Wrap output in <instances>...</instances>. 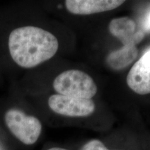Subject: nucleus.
<instances>
[{"label": "nucleus", "instance_id": "11", "mask_svg": "<svg viewBox=\"0 0 150 150\" xmlns=\"http://www.w3.org/2000/svg\"><path fill=\"white\" fill-rule=\"evenodd\" d=\"M45 150H70L67 148L63 147H59V146H55V147H49Z\"/></svg>", "mask_w": 150, "mask_h": 150}, {"label": "nucleus", "instance_id": "9", "mask_svg": "<svg viewBox=\"0 0 150 150\" xmlns=\"http://www.w3.org/2000/svg\"><path fill=\"white\" fill-rule=\"evenodd\" d=\"M79 150H122L120 149L110 148L99 139H92L85 142Z\"/></svg>", "mask_w": 150, "mask_h": 150}, {"label": "nucleus", "instance_id": "6", "mask_svg": "<svg viewBox=\"0 0 150 150\" xmlns=\"http://www.w3.org/2000/svg\"><path fill=\"white\" fill-rule=\"evenodd\" d=\"M108 29L123 45H137L145 38L142 30L136 29L134 20L127 17L112 19L108 25Z\"/></svg>", "mask_w": 150, "mask_h": 150}, {"label": "nucleus", "instance_id": "5", "mask_svg": "<svg viewBox=\"0 0 150 150\" xmlns=\"http://www.w3.org/2000/svg\"><path fill=\"white\" fill-rule=\"evenodd\" d=\"M127 83L129 88L138 95L150 94V49L129 70Z\"/></svg>", "mask_w": 150, "mask_h": 150}, {"label": "nucleus", "instance_id": "4", "mask_svg": "<svg viewBox=\"0 0 150 150\" xmlns=\"http://www.w3.org/2000/svg\"><path fill=\"white\" fill-rule=\"evenodd\" d=\"M48 105L58 115L70 117H86L95 110V104L92 99L77 98L56 94L50 97Z\"/></svg>", "mask_w": 150, "mask_h": 150}, {"label": "nucleus", "instance_id": "8", "mask_svg": "<svg viewBox=\"0 0 150 150\" xmlns=\"http://www.w3.org/2000/svg\"><path fill=\"white\" fill-rule=\"evenodd\" d=\"M138 54L136 45H123L120 49L108 54L106 57V63L112 70H122L135 61Z\"/></svg>", "mask_w": 150, "mask_h": 150}, {"label": "nucleus", "instance_id": "1", "mask_svg": "<svg viewBox=\"0 0 150 150\" xmlns=\"http://www.w3.org/2000/svg\"><path fill=\"white\" fill-rule=\"evenodd\" d=\"M8 49L17 65L24 68H32L55 55L59 50V41L46 30L26 26L11 31Z\"/></svg>", "mask_w": 150, "mask_h": 150}, {"label": "nucleus", "instance_id": "3", "mask_svg": "<svg viewBox=\"0 0 150 150\" xmlns=\"http://www.w3.org/2000/svg\"><path fill=\"white\" fill-rule=\"evenodd\" d=\"M53 87L59 95L91 99L97 88L93 79L79 70H69L61 73L53 82Z\"/></svg>", "mask_w": 150, "mask_h": 150}, {"label": "nucleus", "instance_id": "2", "mask_svg": "<svg viewBox=\"0 0 150 150\" xmlns=\"http://www.w3.org/2000/svg\"><path fill=\"white\" fill-rule=\"evenodd\" d=\"M4 123L11 136L25 146L35 145L42 132V125L38 118L16 108L6 112Z\"/></svg>", "mask_w": 150, "mask_h": 150}, {"label": "nucleus", "instance_id": "7", "mask_svg": "<svg viewBox=\"0 0 150 150\" xmlns=\"http://www.w3.org/2000/svg\"><path fill=\"white\" fill-rule=\"evenodd\" d=\"M125 3L122 0H67V10L74 15H91L113 10Z\"/></svg>", "mask_w": 150, "mask_h": 150}, {"label": "nucleus", "instance_id": "10", "mask_svg": "<svg viewBox=\"0 0 150 150\" xmlns=\"http://www.w3.org/2000/svg\"><path fill=\"white\" fill-rule=\"evenodd\" d=\"M144 33H150V11H149L147 16L145 17V21H144Z\"/></svg>", "mask_w": 150, "mask_h": 150}, {"label": "nucleus", "instance_id": "12", "mask_svg": "<svg viewBox=\"0 0 150 150\" xmlns=\"http://www.w3.org/2000/svg\"><path fill=\"white\" fill-rule=\"evenodd\" d=\"M0 150H9L2 140H0Z\"/></svg>", "mask_w": 150, "mask_h": 150}]
</instances>
